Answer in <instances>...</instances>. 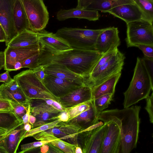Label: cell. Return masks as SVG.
Masks as SVG:
<instances>
[{
    "label": "cell",
    "instance_id": "1",
    "mask_svg": "<svg viewBox=\"0 0 153 153\" xmlns=\"http://www.w3.org/2000/svg\"><path fill=\"white\" fill-rule=\"evenodd\" d=\"M95 50L75 48L61 51L40 49L38 65L56 63L87 79L102 56Z\"/></svg>",
    "mask_w": 153,
    "mask_h": 153
},
{
    "label": "cell",
    "instance_id": "2",
    "mask_svg": "<svg viewBox=\"0 0 153 153\" xmlns=\"http://www.w3.org/2000/svg\"><path fill=\"white\" fill-rule=\"evenodd\" d=\"M140 106H133L123 109L103 111L98 119L105 123L112 120L120 128L121 140L119 153H130L137 147L140 131Z\"/></svg>",
    "mask_w": 153,
    "mask_h": 153
},
{
    "label": "cell",
    "instance_id": "3",
    "mask_svg": "<svg viewBox=\"0 0 153 153\" xmlns=\"http://www.w3.org/2000/svg\"><path fill=\"white\" fill-rule=\"evenodd\" d=\"M153 90L150 78L142 58L137 57L132 79L128 88L124 93V108L130 107L146 99Z\"/></svg>",
    "mask_w": 153,
    "mask_h": 153
},
{
    "label": "cell",
    "instance_id": "4",
    "mask_svg": "<svg viewBox=\"0 0 153 153\" xmlns=\"http://www.w3.org/2000/svg\"><path fill=\"white\" fill-rule=\"evenodd\" d=\"M105 28L90 29L64 27L58 29L54 34L72 48L95 50L97 39Z\"/></svg>",
    "mask_w": 153,
    "mask_h": 153
},
{
    "label": "cell",
    "instance_id": "5",
    "mask_svg": "<svg viewBox=\"0 0 153 153\" xmlns=\"http://www.w3.org/2000/svg\"><path fill=\"white\" fill-rule=\"evenodd\" d=\"M26 97L31 99H51L58 102L46 88L42 82L35 75L33 70L23 71L13 77Z\"/></svg>",
    "mask_w": 153,
    "mask_h": 153
},
{
    "label": "cell",
    "instance_id": "6",
    "mask_svg": "<svg viewBox=\"0 0 153 153\" xmlns=\"http://www.w3.org/2000/svg\"><path fill=\"white\" fill-rule=\"evenodd\" d=\"M128 48L136 47L139 45L153 46V24L141 19L126 24Z\"/></svg>",
    "mask_w": 153,
    "mask_h": 153
},
{
    "label": "cell",
    "instance_id": "7",
    "mask_svg": "<svg viewBox=\"0 0 153 153\" xmlns=\"http://www.w3.org/2000/svg\"><path fill=\"white\" fill-rule=\"evenodd\" d=\"M125 58V54L118 50L103 65L89 75L86 85L92 88L111 76L121 73Z\"/></svg>",
    "mask_w": 153,
    "mask_h": 153
},
{
    "label": "cell",
    "instance_id": "8",
    "mask_svg": "<svg viewBox=\"0 0 153 153\" xmlns=\"http://www.w3.org/2000/svg\"><path fill=\"white\" fill-rule=\"evenodd\" d=\"M28 20L29 29L36 32L46 27L49 19L47 7L42 0H21Z\"/></svg>",
    "mask_w": 153,
    "mask_h": 153
},
{
    "label": "cell",
    "instance_id": "9",
    "mask_svg": "<svg viewBox=\"0 0 153 153\" xmlns=\"http://www.w3.org/2000/svg\"><path fill=\"white\" fill-rule=\"evenodd\" d=\"M29 103L30 114L36 118L32 129L57 120V117L62 112L47 104L44 100H30Z\"/></svg>",
    "mask_w": 153,
    "mask_h": 153
},
{
    "label": "cell",
    "instance_id": "10",
    "mask_svg": "<svg viewBox=\"0 0 153 153\" xmlns=\"http://www.w3.org/2000/svg\"><path fill=\"white\" fill-rule=\"evenodd\" d=\"M105 124V132L99 153H119L120 140V126L110 120Z\"/></svg>",
    "mask_w": 153,
    "mask_h": 153
},
{
    "label": "cell",
    "instance_id": "11",
    "mask_svg": "<svg viewBox=\"0 0 153 153\" xmlns=\"http://www.w3.org/2000/svg\"><path fill=\"white\" fill-rule=\"evenodd\" d=\"M40 44L26 47L11 48L7 47L4 52L5 56L4 70L14 71V66L17 62H22L26 59L40 52Z\"/></svg>",
    "mask_w": 153,
    "mask_h": 153
},
{
    "label": "cell",
    "instance_id": "12",
    "mask_svg": "<svg viewBox=\"0 0 153 153\" xmlns=\"http://www.w3.org/2000/svg\"><path fill=\"white\" fill-rule=\"evenodd\" d=\"M15 0H0V23L5 32L7 46L17 33L13 20V9Z\"/></svg>",
    "mask_w": 153,
    "mask_h": 153
},
{
    "label": "cell",
    "instance_id": "13",
    "mask_svg": "<svg viewBox=\"0 0 153 153\" xmlns=\"http://www.w3.org/2000/svg\"><path fill=\"white\" fill-rule=\"evenodd\" d=\"M48 91L57 98L64 96L84 85L47 75L42 81Z\"/></svg>",
    "mask_w": 153,
    "mask_h": 153
},
{
    "label": "cell",
    "instance_id": "14",
    "mask_svg": "<svg viewBox=\"0 0 153 153\" xmlns=\"http://www.w3.org/2000/svg\"><path fill=\"white\" fill-rule=\"evenodd\" d=\"M58 99V102L65 108H70L91 100L92 88L84 85Z\"/></svg>",
    "mask_w": 153,
    "mask_h": 153
},
{
    "label": "cell",
    "instance_id": "15",
    "mask_svg": "<svg viewBox=\"0 0 153 153\" xmlns=\"http://www.w3.org/2000/svg\"><path fill=\"white\" fill-rule=\"evenodd\" d=\"M119 33L117 27L106 28L97 39L95 50L104 54L111 49L118 48L121 43Z\"/></svg>",
    "mask_w": 153,
    "mask_h": 153
},
{
    "label": "cell",
    "instance_id": "16",
    "mask_svg": "<svg viewBox=\"0 0 153 153\" xmlns=\"http://www.w3.org/2000/svg\"><path fill=\"white\" fill-rule=\"evenodd\" d=\"M105 124L94 130L85 132L83 141V153H99L104 137Z\"/></svg>",
    "mask_w": 153,
    "mask_h": 153
},
{
    "label": "cell",
    "instance_id": "17",
    "mask_svg": "<svg viewBox=\"0 0 153 153\" xmlns=\"http://www.w3.org/2000/svg\"><path fill=\"white\" fill-rule=\"evenodd\" d=\"M41 66L46 75L86 85V77L72 72L63 65L49 63Z\"/></svg>",
    "mask_w": 153,
    "mask_h": 153
},
{
    "label": "cell",
    "instance_id": "18",
    "mask_svg": "<svg viewBox=\"0 0 153 153\" xmlns=\"http://www.w3.org/2000/svg\"><path fill=\"white\" fill-rule=\"evenodd\" d=\"M133 2V0H78L76 8L105 13L116 7Z\"/></svg>",
    "mask_w": 153,
    "mask_h": 153
},
{
    "label": "cell",
    "instance_id": "19",
    "mask_svg": "<svg viewBox=\"0 0 153 153\" xmlns=\"http://www.w3.org/2000/svg\"><path fill=\"white\" fill-rule=\"evenodd\" d=\"M37 33L40 49L61 51L72 48L66 42L53 33L44 30Z\"/></svg>",
    "mask_w": 153,
    "mask_h": 153
},
{
    "label": "cell",
    "instance_id": "20",
    "mask_svg": "<svg viewBox=\"0 0 153 153\" xmlns=\"http://www.w3.org/2000/svg\"><path fill=\"white\" fill-rule=\"evenodd\" d=\"M106 13L121 19L126 24L142 19V13L134 1L132 3L116 7Z\"/></svg>",
    "mask_w": 153,
    "mask_h": 153
},
{
    "label": "cell",
    "instance_id": "21",
    "mask_svg": "<svg viewBox=\"0 0 153 153\" xmlns=\"http://www.w3.org/2000/svg\"><path fill=\"white\" fill-rule=\"evenodd\" d=\"M100 16L98 11L76 8L68 10L60 9L56 14V18L59 21L71 18L84 19L90 21H95L98 20Z\"/></svg>",
    "mask_w": 153,
    "mask_h": 153
},
{
    "label": "cell",
    "instance_id": "22",
    "mask_svg": "<svg viewBox=\"0 0 153 153\" xmlns=\"http://www.w3.org/2000/svg\"><path fill=\"white\" fill-rule=\"evenodd\" d=\"M99 114L96 111L92 99L90 107L88 109L64 123L68 124H78L82 127V130L98 123L99 122Z\"/></svg>",
    "mask_w": 153,
    "mask_h": 153
},
{
    "label": "cell",
    "instance_id": "23",
    "mask_svg": "<svg viewBox=\"0 0 153 153\" xmlns=\"http://www.w3.org/2000/svg\"><path fill=\"white\" fill-rule=\"evenodd\" d=\"M22 123L8 134L0 142V146L3 147L8 153H17L19 145L27 131Z\"/></svg>",
    "mask_w": 153,
    "mask_h": 153
},
{
    "label": "cell",
    "instance_id": "24",
    "mask_svg": "<svg viewBox=\"0 0 153 153\" xmlns=\"http://www.w3.org/2000/svg\"><path fill=\"white\" fill-rule=\"evenodd\" d=\"M37 33L25 29L18 33L9 42L7 47H26L39 44Z\"/></svg>",
    "mask_w": 153,
    "mask_h": 153
},
{
    "label": "cell",
    "instance_id": "25",
    "mask_svg": "<svg viewBox=\"0 0 153 153\" xmlns=\"http://www.w3.org/2000/svg\"><path fill=\"white\" fill-rule=\"evenodd\" d=\"M32 137L38 141H50L49 143L59 148L65 153H75V148L77 144L65 142L45 131L34 135Z\"/></svg>",
    "mask_w": 153,
    "mask_h": 153
},
{
    "label": "cell",
    "instance_id": "26",
    "mask_svg": "<svg viewBox=\"0 0 153 153\" xmlns=\"http://www.w3.org/2000/svg\"><path fill=\"white\" fill-rule=\"evenodd\" d=\"M13 17L17 33L25 29H29L27 17L21 0H15L13 9Z\"/></svg>",
    "mask_w": 153,
    "mask_h": 153
},
{
    "label": "cell",
    "instance_id": "27",
    "mask_svg": "<svg viewBox=\"0 0 153 153\" xmlns=\"http://www.w3.org/2000/svg\"><path fill=\"white\" fill-rule=\"evenodd\" d=\"M121 75V73L117 74L92 88L93 99L108 94L114 95L116 85Z\"/></svg>",
    "mask_w": 153,
    "mask_h": 153
},
{
    "label": "cell",
    "instance_id": "28",
    "mask_svg": "<svg viewBox=\"0 0 153 153\" xmlns=\"http://www.w3.org/2000/svg\"><path fill=\"white\" fill-rule=\"evenodd\" d=\"M23 123L13 111L0 112V128L7 132L15 130Z\"/></svg>",
    "mask_w": 153,
    "mask_h": 153
},
{
    "label": "cell",
    "instance_id": "29",
    "mask_svg": "<svg viewBox=\"0 0 153 153\" xmlns=\"http://www.w3.org/2000/svg\"><path fill=\"white\" fill-rule=\"evenodd\" d=\"M142 14V19L153 24V0H133Z\"/></svg>",
    "mask_w": 153,
    "mask_h": 153
},
{
    "label": "cell",
    "instance_id": "30",
    "mask_svg": "<svg viewBox=\"0 0 153 153\" xmlns=\"http://www.w3.org/2000/svg\"><path fill=\"white\" fill-rule=\"evenodd\" d=\"M3 84L1 86V92L4 97L10 102L28 105L29 100L26 97L20 88L12 93H9L3 89Z\"/></svg>",
    "mask_w": 153,
    "mask_h": 153
},
{
    "label": "cell",
    "instance_id": "31",
    "mask_svg": "<svg viewBox=\"0 0 153 153\" xmlns=\"http://www.w3.org/2000/svg\"><path fill=\"white\" fill-rule=\"evenodd\" d=\"M114 95L112 94H108L93 99L94 107L98 114L108 107L112 100Z\"/></svg>",
    "mask_w": 153,
    "mask_h": 153
},
{
    "label": "cell",
    "instance_id": "32",
    "mask_svg": "<svg viewBox=\"0 0 153 153\" xmlns=\"http://www.w3.org/2000/svg\"><path fill=\"white\" fill-rule=\"evenodd\" d=\"M60 122H61L60 120L57 119L51 122L32 129L30 131L26 132L23 137V139L27 137H32L34 135L56 127L58 124Z\"/></svg>",
    "mask_w": 153,
    "mask_h": 153
},
{
    "label": "cell",
    "instance_id": "33",
    "mask_svg": "<svg viewBox=\"0 0 153 153\" xmlns=\"http://www.w3.org/2000/svg\"><path fill=\"white\" fill-rule=\"evenodd\" d=\"M91 100L70 108L66 109L69 116V120L76 117L82 112L88 109L90 107Z\"/></svg>",
    "mask_w": 153,
    "mask_h": 153
},
{
    "label": "cell",
    "instance_id": "34",
    "mask_svg": "<svg viewBox=\"0 0 153 153\" xmlns=\"http://www.w3.org/2000/svg\"><path fill=\"white\" fill-rule=\"evenodd\" d=\"M40 52L26 59L22 62V68H27L33 70L38 66V62Z\"/></svg>",
    "mask_w": 153,
    "mask_h": 153
},
{
    "label": "cell",
    "instance_id": "35",
    "mask_svg": "<svg viewBox=\"0 0 153 153\" xmlns=\"http://www.w3.org/2000/svg\"><path fill=\"white\" fill-rule=\"evenodd\" d=\"M118 50V48L112 49L103 54L91 73L94 72L99 68L103 65L113 56L115 54Z\"/></svg>",
    "mask_w": 153,
    "mask_h": 153
},
{
    "label": "cell",
    "instance_id": "36",
    "mask_svg": "<svg viewBox=\"0 0 153 153\" xmlns=\"http://www.w3.org/2000/svg\"><path fill=\"white\" fill-rule=\"evenodd\" d=\"M13 111L16 116L20 119L26 113L28 105L10 102Z\"/></svg>",
    "mask_w": 153,
    "mask_h": 153
},
{
    "label": "cell",
    "instance_id": "37",
    "mask_svg": "<svg viewBox=\"0 0 153 153\" xmlns=\"http://www.w3.org/2000/svg\"><path fill=\"white\" fill-rule=\"evenodd\" d=\"M1 86L0 85V112L13 111V108L10 102L4 98L2 95L1 90Z\"/></svg>",
    "mask_w": 153,
    "mask_h": 153
},
{
    "label": "cell",
    "instance_id": "38",
    "mask_svg": "<svg viewBox=\"0 0 153 153\" xmlns=\"http://www.w3.org/2000/svg\"><path fill=\"white\" fill-rule=\"evenodd\" d=\"M40 152L38 153H65L62 150L49 143L41 146Z\"/></svg>",
    "mask_w": 153,
    "mask_h": 153
},
{
    "label": "cell",
    "instance_id": "39",
    "mask_svg": "<svg viewBox=\"0 0 153 153\" xmlns=\"http://www.w3.org/2000/svg\"><path fill=\"white\" fill-rule=\"evenodd\" d=\"M146 101L145 109L148 113L150 122L153 123V92L150 96L149 95L145 99Z\"/></svg>",
    "mask_w": 153,
    "mask_h": 153
},
{
    "label": "cell",
    "instance_id": "40",
    "mask_svg": "<svg viewBox=\"0 0 153 153\" xmlns=\"http://www.w3.org/2000/svg\"><path fill=\"white\" fill-rule=\"evenodd\" d=\"M50 142V141H39L22 144L21 146V149L22 150L35 149Z\"/></svg>",
    "mask_w": 153,
    "mask_h": 153
},
{
    "label": "cell",
    "instance_id": "41",
    "mask_svg": "<svg viewBox=\"0 0 153 153\" xmlns=\"http://www.w3.org/2000/svg\"><path fill=\"white\" fill-rule=\"evenodd\" d=\"M20 88L17 82L13 79L11 81L7 84L3 83V89L9 93L14 92Z\"/></svg>",
    "mask_w": 153,
    "mask_h": 153
},
{
    "label": "cell",
    "instance_id": "42",
    "mask_svg": "<svg viewBox=\"0 0 153 153\" xmlns=\"http://www.w3.org/2000/svg\"><path fill=\"white\" fill-rule=\"evenodd\" d=\"M136 47L139 48L143 52L144 57L153 59V46L139 45Z\"/></svg>",
    "mask_w": 153,
    "mask_h": 153
},
{
    "label": "cell",
    "instance_id": "43",
    "mask_svg": "<svg viewBox=\"0 0 153 153\" xmlns=\"http://www.w3.org/2000/svg\"><path fill=\"white\" fill-rule=\"evenodd\" d=\"M142 59L151 80L153 82V59L144 56Z\"/></svg>",
    "mask_w": 153,
    "mask_h": 153
},
{
    "label": "cell",
    "instance_id": "44",
    "mask_svg": "<svg viewBox=\"0 0 153 153\" xmlns=\"http://www.w3.org/2000/svg\"><path fill=\"white\" fill-rule=\"evenodd\" d=\"M44 100L47 104L58 110L61 112L67 111L66 109L63 107L59 103L56 101L48 99H45Z\"/></svg>",
    "mask_w": 153,
    "mask_h": 153
},
{
    "label": "cell",
    "instance_id": "45",
    "mask_svg": "<svg viewBox=\"0 0 153 153\" xmlns=\"http://www.w3.org/2000/svg\"><path fill=\"white\" fill-rule=\"evenodd\" d=\"M33 70L36 76L42 82L46 75L43 67L41 65L39 66Z\"/></svg>",
    "mask_w": 153,
    "mask_h": 153
},
{
    "label": "cell",
    "instance_id": "46",
    "mask_svg": "<svg viewBox=\"0 0 153 153\" xmlns=\"http://www.w3.org/2000/svg\"><path fill=\"white\" fill-rule=\"evenodd\" d=\"M9 71H6L5 72L0 74V82L7 84L12 81V79L9 74Z\"/></svg>",
    "mask_w": 153,
    "mask_h": 153
},
{
    "label": "cell",
    "instance_id": "47",
    "mask_svg": "<svg viewBox=\"0 0 153 153\" xmlns=\"http://www.w3.org/2000/svg\"><path fill=\"white\" fill-rule=\"evenodd\" d=\"M57 118V119L62 122H67L69 120V116L67 111L62 112Z\"/></svg>",
    "mask_w": 153,
    "mask_h": 153
},
{
    "label": "cell",
    "instance_id": "48",
    "mask_svg": "<svg viewBox=\"0 0 153 153\" xmlns=\"http://www.w3.org/2000/svg\"><path fill=\"white\" fill-rule=\"evenodd\" d=\"M30 114V105L29 103L28 104L27 111L26 114L22 117V119L23 124L29 123V118Z\"/></svg>",
    "mask_w": 153,
    "mask_h": 153
},
{
    "label": "cell",
    "instance_id": "49",
    "mask_svg": "<svg viewBox=\"0 0 153 153\" xmlns=\"http://www.w3.org/2000/svg\"><path fill=\"white\" fill-rule=\"evenodd\" d=\"M5 64V56L4 51L0 52V71L4 68Z\"/></svg>",
    "mask_w": 153,
    "mask_h": 153
},
{
    "label": "cell",
    "instance_id": "50",
    "mask_svg": "<svg viewBox=\"0 0 153 153\" xmlns=\"http://www.w3.org/2000/svg\"><path fill=\"white\" fill-rule=\"evenodd\" d=\"M6 35L4 30L0 23V42H5Z\"/></svg>",
    "mask_w": 153,
    "mask_h": 153
},
{
    "label": "cell",
    "instance_id": "51",
    "mask_svg": "<svg viewBox=\"0 0 153 153\" xmlns=\"http://www.w3.org/2000/svg\"><path fill=\"white\" fill-rule=\"evenodd\" d=\"M14 71L19 70L22 68L21 62H16L14 65Z\"/></svg>",
    "mask_w": 153,
    "mask_h": 153
},
{
    "label": "cell",
    "instance_id": "52",
    "mask_svg": "<svg viewBox=\"0 0 153 153\" xmlns=\"http://www.w3.org/2000/svg\"><path fill=\"white\" fill-rule=\"evenodd\" d=\"M36 118L30 114L29 118V123L32 126L36 122Z\"/></svg>",
    "mask_w": 153,
    "mask_h": 153
},
{
    "label": "cell",
    "instance_id": "53",
    "mask_svg": "<svg viewBox=\"0 0 153 153\" xmlns=\"http://www.w3.org/2000/svg\"><path fill=\"white\" fill-rule=\"evenodd\" d=\"M24 128L27 132L28 131L32 129V125L29 123H26L24 124Z\"/></svg>",
    "mask_w": 153,
    "mask_h": 153
},
{
    "label": "cell",
    "instance_id": "54",
    "mask_svg": "<svg viewBox=\"0 0 153 153\" xmlns=\"http://www.w3.org/2000/svg\"><path fill=\"white\" fill-rule=\"evenodd\" d=\"M75 153H83L82 149L77 144L76 146L75 151Z\"/></svg>",
    "mask_w": 153,
    "mask_h": 153
},
{
    "label": "cell",
    "instance_id": "55",
    "mask_svg": "<svg viewBox=\"0 0 153 153\" xmlns=\"http://www.w3.org/2000/svg\"><path fill=\"white\" fill-rule=\"evenodd\" d=\"M33 150V149L22 150L17 153H34Z\"/></svg>",
    "mask_w": 153,
    "mask_h": 153
},
{
    "label": "cell",
    "instance_id": "56",
    "mask_svg": "<svg viewBox=\"0 0 153 153\" xmlns=\"http://www.w3.org/2000/svg\"><path fill=\"white\" fill-rule=\"evenodd\" d=\"M11 132H7L4 134H0V143L1 141Z\"/></svg>",
    "mask_w": 153,
    "mask_h": 153
},
{
    "label": "cell",
    "instance_id": "57",
    "mask_svg": "<svg viewBox=\"0 0 153 153\" xmlns=\"http://www.w3.org/2000/svg\"><path fill=\"white\" fill-rule=\"evenodd\" d=\"M0 153H8L2 147L0 146Z\"/></svg>",
    "mask_w": 153,
    "mask_h": 153
},
{
    "label": "cell",
    "instance_id": "58",
    "mask_svg": "<svg viewBox=\"0 0 153 153\" xmlns=\"http://www.w3.org/2000/svg\"><path fill=\"white\" fill-rule=\"evenodd\" d=\"M135 153H137V152H136Z\"/></svg>",
    "mask_w": 153,
    "mask_h": 153
}]
</instances>
